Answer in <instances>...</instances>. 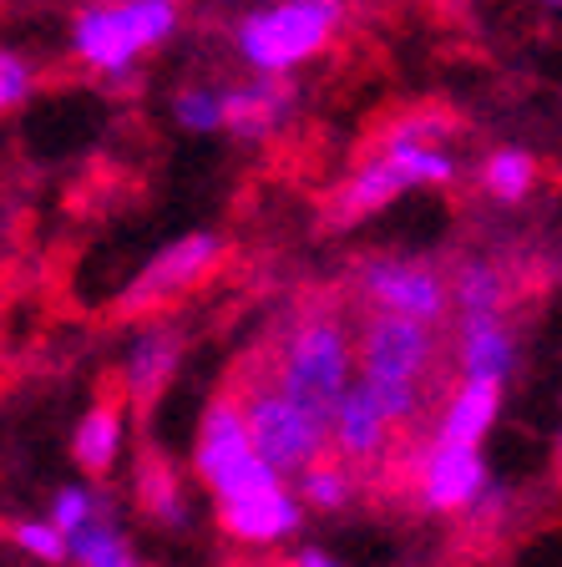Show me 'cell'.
Returning <instances> with one entry per match:
<instances>
[{"instance_id":"cell-4","label":"cell","mask_w":562,"mask_h":567,"mask_svg":"<svg viewBox=\"0 0 562 567\" xmlns=\"http://www.w3.org/2000/svg\"><path fill=\"white\" fill-rule=\"evenodd\" d=\"M345 0H274L238 21V56L258 76H289L294 66L315 61L340 31Z\"/></svg>"},{"instance_id":"cell-20","label":"cell","mask_w":562,"mask_h":567,"mask_svg":"<svg viewBox=\"0 0 562 567\" xmlns=\"http://www.w3.org/2000/svg\"><path fill=\"white\" fill-rule=\"evenodd\" d=\"M481 183L497 203H522L538 183V157L528 147H497L487 163H481Z\"/></svg>"},{"instance_id":"cell-21","label":"cell","mask_w":562,"mask_h":567,"mask_svg":"<svg viewBox=\"0 0 562 567\" xmlns=\"http://www.w3.org/2000/svg\"><path fill=\"white\" fill-rule=\"evenodd\" d=\"M137 496H142V507L153 512L163 527H183L187 522V502H183V486H177L173 466L157 456L142 461V482H137Z\"/></svg>"},{"instance_id":"cell-27","label":"cell","mask_w":562,"mask_h":567,"mask_svg":"<svg viewBox=\"0 0 562 567\" xmlns=\"http://www.w3.org/2000/svg\"><path fill=\"white\" fill-rule=\"evenodd\" d=\"M294 567H345L340 557H329L325 547H299V557H294Z\"/></svg>"},{"instance_id":"cell-15","label":"cell","mask_w":562,"mask_h":567,"mask_svg":"<svg viewBox=\"0 0 562 567\" xmlns=\"http://www.w3.org/2000/svg\"><path fill=\"white\" fill-rule=\"evenodd\" d=\"M400 193H406V177H400L396 167L386 163V157L375 153L370 163L355 167L350 183L335 193V203H329V218H335V224H360V218H370V213L390 208Z\"/></svg>"},{"instance_id":"cell-6","label":"cell","mask_w":562,"mask_h":567,"mask_svg":"<svg viewBox=\"0 0 562 567\" xmlns=\"http://www.w3.org/2000/svg\"><path fill=\"white\" fill-rule=\"evenodd\" d=\"M193 461H198V476L208 482V492L218 496V502L279 482V476L254 456V446H248L244 411H238L234 395H223V401L208 405V415H203V425H198V451H193Z\"/></svg>"},{"instance_id":"cell-12","label":"cell","mask_w":562,"mask_h":567,"mask_svg":"<svg viewBox=\"0 0 562 567\" xmlns=\"http://www.w3.org/2000/svg\"><path fill=\"white\" fill-rule=\"evenodd\" d=\"M325 436H329V451H335L340 461H375V456H386L396 425L380 415V405L370 401V390H365L360 380H350V390L340 395V405L329 411Z\"/></svg>"},{"instance_id":"cell-24","label":"cell","mask_w":562,"mask_h":567,"mask_svg":"<svg viewBox=\"0 0 562 567\" xmlns=\"http://www.w3.org/2000/svg\"><path fill=\"white\" fill-rule=\"evenodd\" d=\"M173 117L187 132H218V92L213 86H183L173 96Z\"/></svg>"},{"instance_id":"cell-23","label":"cell","mask_w":562,"mask_h":567,"mask_svg":"<svg viewBox=\"0 0 562 567\" xmlns=\"http://www.w3.org/2000/svg\"><path fill=\"white\" fill-rule=\"evenodd\" d=\"M92 517H102V496L92 492V486H61L57 496H51V527L61 532V537H71V532H82Z\"/></svg>"},{"instance_id":"cell-25","label":"cell","mask_w":562,"mask_h":567,"mask_svg":"<svg viewBox=\"0 0 562 567\" xmlns=\"http://www.w3.org/2000/svg\"><path fill=\"white\" fill-rule=\"evenodd\" d=\"M11 543L21 547V553H31L35 563H67V537H61L47 517H41V522H16Z\"/></svg>"},{"instance_id":"cell-22","label":"cell","mask_w":562,"mask_h":567,"mask_svg":"<svg viewBox=\"0 0 562 567\" xmlns=\"http://www.w3.org/2000/svg\"><path fill=\"white\" fill-rule=\"evenodd\" d=\"M299 482V507H319V512H335V507H350L355 496V476L350 466H335V461H315L309 472L294 476Z\"/></svg>"},{"instance_id":"cell-5","label":"cell","mask_w":562,"mask_h":567,"mask_svg":"<svg viewBox=\"0 0 562 567\" xmlns=\"http://www.w3.org/2000/svg\"><path fill=\"white\" fill-rule=\"evenodd\" d=\"M238 411H244V431H248L254 456L264 461L279 482H289V476L309 472L315 461H325V451H329L325 425H319L315 415H305L294 401H284L274 385H254L244 401H238Z\"/></svg>"},{"instance_id":"cell-17","label":"cell","mask_w":562,"mask_h":567,"mask_svg":"<svg viewBox=\"0 0 562 567\" xmlns=\"http://www.w3.org/2000/svg\"><path fill=\"white\" fill-rule=\"evenodd\" d=\"M122 451V405L117 401H102L76 421V436H71V456L82 466L86 476H102L112 472V461Z\"/></svg>"},{"instance_id":"cell-18","label":"cell","mask_w":562,"mask_h":567,"mask_svg":"<svg viewBox=\"0 0 562 567\" xmlns=\"http://www.w3.org/2000/svg\"><path fill=\"white\" fill-rule=\"evenodd\" d=\"M67 563H76V567H142L137 553L127 547V537L106 522V512L67 537Z\"/></svg>"},{"instance_id":"cell-13","label":"cell","mask_w":562,"mask_h":567,"mask_svg":"<svg viewBox=\"0 0 562 567\" xmlns=\"http://www.w3.org/2000/svg\"><path fill=\"white\" fill-rule=\"evenodd\" d=\"M461 380H492V385L507 390L517 370V334L507 330V315L492 319H461Z\"/></svg>"},{"instance_id":"cell-10","label":"cell","mask_w":562,"mask_h":567,"mask_svg":"<svg viewBox=\"0 0 562 567\" xmlns=\"http://www.w3.org/2000/svg\"><path fill=\"white\" fill-rule=\"evenodd\" d=\"M294 102H299V92H294L289 76H254V82H244V86H223L218 127H228L244 142H258L294 117Z\"/></svg>"},{"instance_id":"cell-26","label":"cell","mask_w":562,"mask_h":567,"mask_svg":"<svg viewBox=\"0 0 562 567\" xmlns=\"http://www.w3.org/2000/svg\"><path fill=\"white\" fill-rule=\"evenodd\" d=\"M31 86H35L31 61H25L21 51H0V112L21 106L25 96H31Z\"/></svg>"},{"instance_id":"cell-16","label":"cell","mask_w":562,"mask_h":567,"mask_svg":"<svg viewBox=\"0 0 562 567\" xmlns=\"http://www.w3.org/2000/svg\"><path fill=\"white\" fill-rule=\"evenodd\" d=\"M177 354H183V340H177L167 324H153V330H142L127 350V390L132 401L147 405L163 395V385L173 380L177 370Z\"/></svg>"},{"instance_id":"cell-1","label":"cell","mask_w":562,"mask_h":567,"mask_svg":"<svg viewBox=\"0 0 562 567\" xmlns=\"http://www.w3.org/2000/svg\"><path fill=\"white\" fill-rule=\"evenodd\" d=\"M436 330L416 319L375 315L355 340V380L370 390L390 425H410L426 405V375L436 365Z\"/></svg>"},{"instance_id":"cell-7","label":"cell","mask_w":562,"mask_h":567,"mask_svg":"<svg viewBox=\"0 0 562 567\" xmlns=\"http://www.w3.org/2000/svg\"><path fill=\"white\" fill-rule=\"evenodd\" d=\"M360 289L375 305V315H396V319H416V324H441L451 295L446 279L431 269L426 259H406V254H380V259L360 264Z\"/></svg>"},{"instance_id":"cell-2","label":"cell","mask_w":562,"mask_h":567,"mask_svg":"<svg viewBox=\"0 0 562 567\" xmlns=\"http://www.w3.org/2000/svg\"><path fill=\"white\" fill-rule=\"evenodd\" d=\"M350 380H355V340L345 330V319L315 315V319H299L289 330L269 385L305 415H315L319 425H329V411L340 405Z\"/></svg>"},{"instance_id":"cell-14","label":"cell","mask_w":562,"mask_h":567,"mask_svg":"<svg viewBox=\"0 0 562 567\" xmlns=\"http://www.w3.org/2000/svg\"><path fill=\"white\" fill-rule=\"evenodd\" d=\"M497 415H502V385H492V380H461V390L441 411L436 441L441 446H481L487 431L497 425Z\"/></svg>"},{"instance_id":"cell-19","label":"cell","mask_w":562,"mask_h":567,"mask_svg":"<svg viewBox=\"0 0 562 567\" xmlns=\"http://www.w3.org/2000/svg\"><path fill=\"white\" fill-rule=\"evenodd\" d=\"M446 295L457 299L461 319H492V315H502L507 284H502V274H497V264L471 259L457 269V289H446Z\"/></svg>"},{"instance_id":"cell-28","label":"cell","mask_w":562,"mask_h":567,"mask_svg":"<svg viewBox=\"0 0 562 567\" xmlns=\"http://www.w3.org/2000/svg\"><path fill=\"white\" fill-rule=\"evenodd\" d=\"M542 6H548V11H558V6H562V0H542Z\"/></svg>"},{"instance_id":"cell-3","label":"cell","mask_w":562,"mask_h":567,"mask_svg":"<svg viewBox=\"0 0 562 567\" xmlns=\"http://www.w3.org/2000/svg\"><path fill=\"white\" fill-rule=\"evenodd\" d=\"M177 31V0H96L71 21L76 61L106 76H127L147 51Z\"/></svg>"},{"instance_id":"cell-9","label":"cell","mask_w":562,"mask_h":567,"mask_svg":"<svg viewBox=\"0 0 562 567\" xmlns=\"http://www.w3.org/2000/svg\"><path fill=\"white\" fill-rule=\"evenodd\" d=\"M492 492V472L481 446H441L436 441L421 461V496L431 512H471Z\"/></svg>"},{"instance_id":"cell-8","label":"cell","mask_w":562,"mask_h":567,"mask_svg":"<svg viewBox=\"0 0 562 567\" xmlns=\"http://www.w3.org/2000/svg\"><path fill=\"white\" fill-rule=\"evenodd\" d=\"M223 259V238L218 234H187V238H173L163 254H153V264L137 274V279L122 289L117 309L122 315H153V309L173 305L177 295H187L198 279H208V269Z\"/></svg>"},{"instance_id":"cell-11","label":"cell","mask_w":562,"mask_h":567,"mask_svg":"<svg viewBox=\"0 0 562 567\" xmlns=\"http://www.w3.org/2000/svg\"><path fill=\"white\" fill-rule=\"evenodd\" d=\"M299 522H305V507H299V496L284 482L254 486V492H244V496L218 502V527L228 532L234 543H284Z\"/></svg>"}]
</instances>
